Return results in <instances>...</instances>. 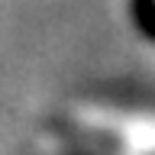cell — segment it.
I'll use <instances>...</instances> for the list:
<instances>
[{
  "mask_svg": "<svg viewBox=\"0 0 155 155\" xmlns=\"http://www.w3.org/2000/svg\"><path fill=\"white\" fill-rule=\"evenodd\" d=\"M100 126L120 139L126 155H155V120L152 116H100Z\"/></svg>",
  "mask_w": 155,
  "mask_h": 155,
  "instance_id": "cell-1",
  "label": "cell"
}]
</instances>
